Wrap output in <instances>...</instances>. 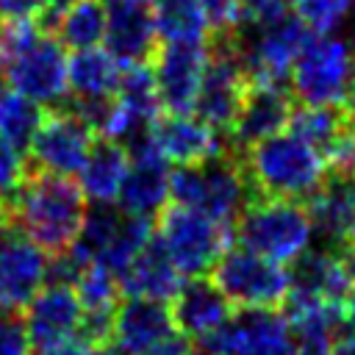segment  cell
Masks as SVG:
<instances>
[{
  "instance_id": "46",
  "label": "cell",
  "mask_w": 355,
  "mask_h": 355,
  "mask_svg": "<svg viewBox=\"0 0 355 355\" xmlns=\"http://www.w3.org/2000/svg\"><path fill=\"white\" fill-rule=\"evenodd\" d=\"M347 108H349V114H352V119H355V89H352V97H349V103H347Z\"/></svg>"
},
{
  "instance_id": "14",
  "label": "cell",
  "mask_w": 355,
  "mask_h": 355,
  "mask_svg": "<svg viewBox=\"0 0 355 355\" xmlns=\"http://www.w3.org/2000/svg\"><path fill=\"white\" fill-rule=\"evenodd\" d=\"M128 172L122 178L116 202L128 214L155 216L169 200V166L150 139V130H139L128 139Z\"/></svg>"
},
{
  "instance_id": "45",
  "label": "cell",
  "mask_w": 355,
  "mask_h": 355,
  "mask_svg": "<svg viewBox=\"0 0 355 355\" xmlns=\"http://www.w3.org/2000/svg\"><path fill=\"white\" fill-rule=\"evenodd\" d=\"M6 222V197H0V225Z\"/></svg>"
},
{
  "instance_id": "3",
  "label": "cell",
  "mask_w": 355,
  "mask_h": 355,
  "mask_svg": "<svg viewBox=\"0 0 355 355\" xmlns=\"http://www.w3.org/2000/svg\"><path fill=\"white\" fill-rule=\"evenodd\" d=\"M169 197L178 205L197 208L233 230L239 214L252 200L239 155L227 147L197 164H178L169 172Z\"/></svg>"
},
{
  "instance_id": "6",
  "label": "cell",
  "mask_w": 355,
  "mask_h": 355,
  "mask_svg": "<svg viewBox=\"0 0 355 355\" xmlns=\"http://www.w3.org/2000/svg\"><path fill=\"white\" fill-rule=\"evenodd\" d=\"M291 97L302 105H347L355 89V50L333 33L305 42L291 72Z\"/></svg>"
},
{
  "instance_id": "13",
  "label": "cell",
  "mask_w": 355,
  "mask_h": 355,
  "mask_svg": "<svg viewBox=\"0 0 355 355\" xmlns=\"http://www.w3.org/2000/svg\"><path fill=\"white\" fill-rule=\"evenodd\" d=\"M47 252L17 225H0V313H19L47 283Z\"/></svg>"
},
{
  "instance_id": "33",
  "label": "cell",
  "mask_w": 355,
  "mask_h": 355,
  "mask_svg": "<svg viewBox=\"0 0 355 355\" xmlns=\"http://www.w3.org/2000/svg\"><path fill=\"white\" fill-rule=\"evenodd\" d=\"M294 6L311 33H333L349 19L355 0H294Z\"/></svg>"
},
{
  "instance_id": "25",
  "label": "cell",
  "mask_w": 355,
  "mask_h": 355,
  "mask_svg": "<svg viewBox=\"0 0 355 355\" xmlns=\"http://www.w3.org/2000/svg\"><path fill=\"white\" fill-rule=\"evenodd\" d=\"M122 64L105 47H83L67 58V86L72 97H114Z\"/></svg>"
},
{
  "instance_id": "43",
  "label": "cell",
  "mask_w": 355,
  "mask_h": 355,
  "mask_svg": "<svg viewBox=\"0 0 355 355\" xmlns=\"http://www.w3.org/2000/svg\"><path fill=\"white\" fill-rule=\"evenodd\" d=\"M344 324L355 327V283L349 286V291H347V300H344Z\"/></svg>"
},
{
  "instance_id": "16",
  "label": "cell",
  "mask_w": 355,
  "mask_h": 355,
  "mask_svg": "<svg viewBox=\"0 0 355 355\" xmlns=\"http://www.w3.org/2000/svg\"><path fill=\"white\" fill-rule=\"evenodd\" d=\"M294 111V97L286 92V86H269V83H250L241 97L239 114L225 133L227 147L239 155L250 144L280 133L288 125V116Z\"/></svg>"
},
{
  "instance_id": "4",
  "label": "cell",
  "mask_w": 355,
  "mask_h": 355,
  "mask_svg": "<svg viewBox=\"0 0 355 355\" xmlns=\"http://www.w3.org/2000/svg\"><path fill=\"white\" fill-rule=\"evenodd\" d=\"M311 31L297 14H277L261 22H244L233 33V50L250 83L286 86L288 72L302 53Z\"/></svg>"
},
{
  "instance_id": "18",
  "label": "cell",
  "mask_w": 355,
  "mask_h": 355,
  "mask_svg": "<svg viewBox=\"0 0 355 355\" xmlns=\"http://www.w3.org/2000/svg\"><path fill=\"white\" fill-rule=\"evenodd\" d=\"M308 216L322 236L324 250L355 244V178L327 172L319 189L308 197Z\"/></svg>"
},
{
  "instance_id": "10",
  "label": "cell",
  "mask_w": 355,
  "mask_h": 355,
  "mask_svg": "<svg viewBox=\"0 0 355 355\" xmlns=\"http://www.w3.org/2000/svg\"><path fill=\"white\" fill-rule=\"evenodd\" d=\"M3 75L14 92L39 105H61L69 94L64 44L44 31L22 50L3 58Z\"/></svg>"
},
{
  "instance_id": "30",
  "label": "cell",
  "mask_w": 355,
  "mask_h": 355,
  "mask_svg": "<svg viewBox=\"0 0 355 355\" xmlns=\"http://www.w3.org/2000/svg\"><path fill=\"white\" fill-rule=\"evenodd\" d=\"M136 119L141 122H153L158 116L161 100H158V89H155V75H153V64H130L122 67V78L114 94Z\"/></svg>"
},
{
  "instance_id": "38",
  "label": "cell",
  "mask_w": 355,
  "mask_h": 355,
  "mask_svg": "<svg viewBox=\"0 0 355 355\" xmlns=\"http://www.w3.org/2000/svg\"><path fill=\"white\" fill-rule=\"evenodd\" d=\"M94 349L97 347H92L83 336L72 333V336H64V338H55L47 344H36L33 355H92Z\"/></svg>"
},
{
  "instance_id": "32",
  "label": "cell",
  "mask_w": 355,
  "mask_h": 355,
  "mask_svg": "<svg viewBox=\"0 0 355 355\" xmlns=\"http://www.w3.org/2000/svg\"><path fill=\"white\" fill-rule=\"evenodd\" d=\"M72 288H75L83 311L116 308V302H119V280H116V275L108 266L97 263V261H92V263H86L80 269V275L72 283Z\"/></svg>"
},
{
  "instance_id": "39",
  "label": "cell",
  "mask_w": 355,
  "mask_h": 355,
  "mask_svg": "<svg viewBox=\"0 0 355 355\" xmlns=\"http://www.w3.org/2000/svg\"><path fill=\"white\" fill-rule=\"evenodd\" d=\"M239 3H241V25L261 22L286 11V0H239Z\"/></svg>"
},
{
  "instance_id": "37",
  "label": "cell",
  "mask_w": 355,
  "mask_h": 355,
  "mask_svg": "<svg viewBox=\"0 0 355 355\" xmlns=\"http://www.w3.org/2000/svg\"><path fill=\"white\" fill-rule=\"evenodd\" d=\"M330 333L324 330H291L283 355H330Z\"/></svg>"
},
{
  "instance_id": "29",
  "label": "cell",
  "mask_w": 355,
  "mask_h": 355,
  "mask_svg": "<svg viewBox=\"0 0 355 355\" xmlns=\"http://www.w3.org/2000/svg\"><path fill=\"white\" fill-rule=\"evenodd\" d=\"M150 239H153V216H139V214L122 211L119 227H116L114 239L108 241V247L100 252L97 263L108 266L119 280V275L128 269V263L141 252V247Z\"/></svg>"
},
{
  "instance_id": "41",
  "label": "cell",
  "mask_w": 355,
  "mask_h": 355,
  "mask_svg": "<svg viewBox=\"0 0 355 355\" xmlns=\"http://www.w3.org/2000/svg\"><path fill=\"white\" fill-rule=\"evenodd\" d=\"M189 352V338L186 336H178L172 333L169 338H164L158 347H153L147 355H186Z\"/></svg>"
},
{
  "instance_id": "9",
  "label": "cell",
  "mask_w": 355,
  "mask_h": 355,
  "mask_svg": "<svg viewBox=\"0 0 355 355\" xmlns=\"http://www.w3.org/2000/svg\"><path fill=\"white\" fill-rule=\"evenodd\" d=\"M244 92L247 75L233 50V36H214V42L208 44V61L191 111H197V119L225 136L239 114Z\"/></svg>"
},
{
  "instance_id": "22",
  "label": "cell",
  "mask_w": 355,
  "mask_h": 355,
  "mask_svg": "<svg viewBox=\"0 0 355 355\" xmlns=\"http://www.w3.org/2000/svg\"><path fill=\"white\" fill-rule=\"evenodd\" d=\"M172 319L175 327L186 336V338H205L208 333H214L219 324L227 322L230 311V300L219 291V286L208 277H191L189 283H180L178 294L172 297Z\"/></svg>"
},
{
  "instance_id": "5",
  "label": "cell",
  "mask_w": 355,
  "mask_h": 355,
  "mask_svg": "<svg viewBox=\"0 0 355 355\" xmlns=\"http://www.w3.org/2000/svg\"><path fill=\"white\" fill-rule=\"evenodd\" d=\"M233 236L247 250H255L280 263H291L300 252H305L313 236V225L302 202L258 197L250 200L239 214Z\"/></svg>"
},
{
  "instance_id": "19",
  "label": "cell",
  "mask_w": 355,
  "mask_h": 355,
  "mask_svg": "<svg viewBox=\"0 0 355 355\" xmlns=\"http://www.w3.org/2000/svg\"><path fill=\"white\" fill-rule=\"evenodd\" d=\"M155 25L144 3L108 0L105 3V50L122 64H144L155 53Z\"/></svg>"
},
{
  "instance_id": "17",
  "label": "cell",
  "mask_w": 355,
  "mask_h": 355,
  "mask_svg": "<svg viewBox=\"0 0 355 355\" xmlns=\"http://www.w3.org/2000/svg\"><path fill=\"white\" fill-rule=\"evenodd\" d=\"M172 333H175V319L164 300L128 297L114 311V327L108 344L119 355H147Z\"/></svg>"
},
{
  "instance_id": "21",
  "label": "cell",
  "mask_w": 355,
  "mask_h": 355,
  "mask_svg": "<svg viewBox=\"0 0 355 355\" xmlns=\"http://www.w3.org/2000/svg\"><path fill=\"white\" fill-rule=\"evenodd\" d=\"M25 308H28L25 324H28V336H31V349L36 344H47V341L78 333L80 316H83V305L69 283L42 286Z\"/></svg>"
},
{
  "instance_id": "36",
  "label": "cell",
  "mask_w": 355,
  "mask_h": 355,
  "mask_svg": "<svg viewBox=\"0 0 355 355\" xmlns=\"http://www.w3.org/2000/svg\"><path fill=\"white\" fill-rule=\"evenodd\" d=\"M0 355H31V336L25 316L0 313Z\"/></svg>"
},
{
  "instance_id": "28",
  "label": "cell",
  "mask_w": 355,
  "mask_h": 355,
  "mask_svg": "<svg viewBox=\"0 0 355 355\" xmlns=\"http://www.w3.org/2000/svg\"><path fill=\"white\" fill-rule=\"evenodd\" d=\"M105 33V6L100 0H72L55 28V39L64 47L83 50L97 47Z\"/></svg>"
},
{
  "instance_id": "12",
  "label": "cell",
  "mask_w": 355,
  "mask_h": 355,
  "mask_svg": "<svg viewBox=\"0 0 355 355\" xmlns=\"http://www.w3.org/2000/svg\"><path fill=\"white\" fill-rule=\"evenodd\" d=\"M288 341L291 327L280 308H239L200 347L214 355H283Z\"/></svg>"
},
{
  "instance_id": "42",
  "label": "cell",
  "mask_w": 355,
  "mask_h": 355,
  "mask_svg": "<svg viewBox=\"0 0 355 355\" xmlns=\"http://www.w3.org/2000/svg\"><path fill=\"white\" fill-rule=\"evenodd\" d=\"M330 355H355V327L336 338V344L330 347Z\"/></svg>"
},
{
  "instance_id": "1",
  "label": "cell",
  "mask_w": 355,
  "mask_h": 355,
  "mask_svg": "<svg viewBox=\"0 0 355 355\" xmlns=\"http://www.w3.org/2000/svg\"><path fill=\"white\" fill-rule=\"evenodd\" d=\"M86 216V197L67 175L28 169L25 180L6 200V222L17 225L47 255L72 247Z\"/></svg>"
},
{
  "instance_id": "11",
  "label": "cell",
  "mask_w": 355,
  "mask_h": 355,
  "mask_svg": "<svg viewBox=\"0 0 355 355\" xmlns=\"http://www.w3.org/2000/svg\"><path fill=\"white\" fill-rule=\"evenodd\" d=\"M94 139H97L94 130L67 105H58L55 111H44V119L25 150L28 169L69 178L80 172Z\"/></svg>"
},
{
  "instance_id": "20",
  "label": "cell",
  "mask_w": 355,
  "mask_h": 355,
  "mask_svg": "<svg viewBox=\"0 0 355 355\" xmlns=\"http://www.w3.org/2000/svg\"><path fill=\"white\" fill-rule=\"evenodd\" d=\"M147 130L158 153L175 164H197L227 150V139L222 133L189 114H158L147 125Z\"/></svg>"
},
{
  "instance_id": "24",
  "label": "cell",
  "mask_w": 355,
  "mask_h": 355,
  "mask_svg": "<svg viewBox=\"0 0 355 355\" xmlns=\"http://www.w3.org/2000/svg\"><path fill=\"white\" fill-rule=\"evenodd\" d=\"M128 150L116 139H94L80 166V191L92 202H114L128 172Z\"/></svg>"
},
{
  "instance_id": "2",
  "label": "cell",
  "mask_w": 355,
  "mask_h": 355,
  "mask_svg": "<svg viewBox=\"0 0 355 355\" xmlns=\"http://www.w3.org/2000/svg\"><path fill=\"white\" fill-rule=\"evenodd\" d=\"M252 200L277 197L305 202L327 175L324 158L302 136L272 133L239 153Z\"/></svg>"
},
{
  "instance_id": "35",
  "label": "cell",
  "mask_w": 355,
  "mask_h": 355,
  "mask_svg": "<svg viewBox=\"0 0 355 355\" xmlns=\"http://www.w3.org/2000/svg\"><path fill=\"white\" fill-rule=\"evenodd\" d=\"M214 36H233L241 28V3L239 0H197Z\"/></svg>"
},
{
  "instance_id": "7",
  "label": "cell",
  "mask_w": 355,
  "mask_h": 355,
  "mask_svg": "<svg viewBox=\"0 0 355 355\" xmlns=\"http://www.w3.org/2000/svg\"><path fill=\"white\" fill-rule=\"evenodd\" d=\"M233 230L208 214L189 205H164L158 222V241L180 275L200 277L214 269L219 255L230 247Z\"/></svg>"
},
{
  "instance_id": "49",
  "label": "cell",
  "mask_w": 355,
  "mask_h": 355,
  "mask_svg": "<svg viewBox=\"0 0 355 355\" xmlns=\"http://www.w3.org/2000/svg\"><path fill=\"white\" fill-rule=\"evenodd\" d=\"M0 89H3V58H0Z\"/></svg>"
},
{
  "instance_id": "8",
  "label": "cell",
  "mask_w": 355,
  "mask_h": 355,
  "mask_svg": "<svg viewBox=\"0 0 355 355\" xmlns=\"http://www.w3.org/2000/svg\"><path fill=\"white\" fill-rule=\"evenodd\" d=\"M219 291L239 308H277L288 294V269L247 247H227L211 269Z\"/></svg>"
},
{
  "instance_id": "26",
  "label": "cell",
  "mask_w": 355,
  "mask_h": 355,
  "mask_svg": "<svg viewBox=\"0 0 355 355\" xmlns=\"http://www.w3.org/2000/svg\"><path fill=\"white\" fill-rule=\"evenodd\" d=\"M153 25L161 42L208 44V36H214L197 0H158L153 11Z\"/></svg>"
},
{
  "instance_id": "23",
  "label": "cell",
  "mask_w": 355,
  "mask_h": 355,
  "mask_svg": "<svg viewBox=\"0 0 355 355\" xmlns=\"http://www.w3.org/2000/svg\"><path fill=\"white\" fill-rule=\"evenodd\" d=\"M180 288V272L169 261L158 236H153L141 252L128 263L119 275V291L128 297H150V300H172Z\"/></svg>"
},
{
  "instance_id": "34",
  "label": "cell",
  "mask_w": 355,
  "mask_h": 355,
  "mask_svg": "<svg viewBox=\"0 0 355 355\" xmlns=\"http://www.w3.org/2000/svg\"><path fill=\"white\" fill-rule=\"evenodd\" d=\"M25 175H28V161L22 150L0 133V197L8 200L17 191V186L25 180Z\"/></svg>"
},
{
  "instance_id": "48",
  "label": "cell",
  "mask_w": 355,
  "mask_h": 355,
  "mask_svg": "<svg viewBox=\"0 0 355 355\" xmlns=\"http://www.w3.org/2000/svg\"><path fill=\"white\" fill-rule=\"evenodd\" d=\"M136 3H144V6H155L158 0H136Z\"/></svg>"
},
{
  "instance_id": "44",
  "label": "cell",
  "mask_w": 355,
  "mask_h": 355,
  "mask_svg": "<svg viewBox=\"0 0 355 355\" xmlns=\"http://www.w3.org/2000/svg\"><path fill=\"white\" fill-rule=\"evenodd\" d=\"M92 355H119V352H116V349H114L111 344H105V347H97V349H94Z\"/></svg>"
},
{
  "instance_id": "15",
  "label": "cell",
  "mask_w": 355,
  "mask_h": 355,
  "mask_svg": "<svg viewBox=\"0 0 355 355\" xmlns=\"http://www.w3.org/2000/svg\"><path fill=\"white\" fill-rule=\"evenodd\" d=\"M205 61L208 44L164 42V47H155L150 64L155 75L158 100L161 108H166V114H189L194 108Z\"/></svg>"
},
{
  "instance_id": "40",
  "label": "cell",
  "mask_w": 355,
  "mask_h": 355,
  "mask_svg": "<svg viewBox=\"0 0 355 355\" xmlns=\"http://www.w3.org/2000/svg\"><path fill=\"white\" fill-rule=\"evenodd\" d=\"M42 6H44V0H0V19H11V17L33 19Z\"/></svg>"
},
{
  "instance_id": "47",
  "label": "cell",
  "mask_w": 355,
  "mask_h": 355,
  "mask_svg": "<svg viewBox=\"0 0 355 355\" xmlns=\"http://www.w3.org/2000/svg\"><path fill=\"white\" fill-rule=\"evenodd\" d=\"M186 355H214V352H208V349H202V347H200V349H189Z\"/></svg>"
},
{
  "instance_id": "31",
  "label": "cell",
  "mask_w": 355,
  "mask_h": 355,
  "mask_svg": "<svg viewBox=\"0 0 355 355\" xmlns=\"http://www.w3.org/2000/svg\"><path fill=\"white\" fill-rule=\"evenodd\" d=\"M42 119H44V108L39 103H33L31 97L14 89H0V133L8 141H14L22 153L28 150Z\"/></svg>"
},
{
  "instance_id": "27",
  "label": "cell",
  "mask_w": 355,
  "mask_h": 355,
  "mask_svg": "<svg viewBox=\"0 0 355 355\" xmlns=\"http://www.w3.org/2000/svg\"><path fill=\"white\" fill-rule=\"evenodd\" d=\"M349 122L352 114L347 105H300L288 116V130L302 136L311 147L319 150V155H324Z\"/></svg>"
}]
</instances>
